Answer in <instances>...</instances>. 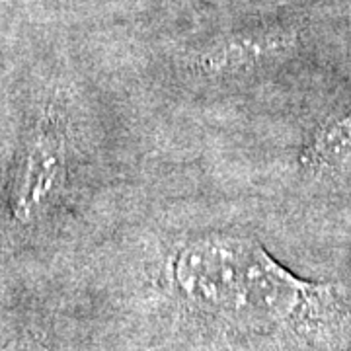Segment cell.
<instances>
[{"instance_id": "cell-1", "label": "cell", "mask_w": 351, "mask_h": 351, "mask_svg": "<svg viewBox=\"0 0 351 351\" xmlns=\"http://www.w3.org/2000/svg\"><path fill=\"white\" fill-rule=\"evenodd\" d=\"M346 316L348 291L341 285L301 279L260 242L248 240L234 320L260 330L322 339L336 332Z\"/></svg>"}, {"instance_id": "cell-2", "label": "cell", "mask_w": 351, "mask_h": 351, "mask_svg": "<svg viewBox=\"0 0 351 351\" xmlns=\"http://www.w3.org/2000/svg\"><path fill=\"white\" fill-rule=\"evenodd\" d=\"M248 240L209 232L184 242L170 265L180 299L203 314L234 320Z\"/></svg>"}, {"instance_id": "cell-3", "label": "cell", "mask_w": 351, "mask_h": 351, "mask_svg": "<svg viewBox=\"0 0 351 351\" xmlns=\"http://www.w3.org/2000/svg\"><path fill=\"white\" fill-rule=\"evenodd\" d=\"M69 176L66 135L57 119H43L25 141L12 188V215L22 225L41 219L61 195Z\"/></svg>"}, {"instance_id": "cell-4", "label": "cell", "mask_w": 351, "mask_h": 351, "mask_svg": "<svg viewBox=\"0 0 351 351\" xmlns=\"http://www.w3.org/2000/svg\"><path fill=\"white\" fill-rule=\"evenodd\" d=\"M299 36L291 27H252L226 34L195 53L193 69L211 80L254 75L285 59L297 47Z\"/></svg>"}, {"instance_id": "cell-5", "label": "cell", "mask_w": 351, "mask_h": 351, "mask_svg": "<svg viewBox=\"0 0 351 351\" xmlns=\"http://www.w3.org/2000/svg\"><path fill=\"white\" fill-rule=\"evenodd\" d=\"M299 166L316 176L351 170V110L330 117L314 131L299 154Z\"/></svg>"}, {"instance_id": "cell-6", "label": "cell", "mask_w": 351, "mask_h": 351, "mask_svg": "<svg viewBox=\"0 0 351 351\" xmlns=\"http://www.w3.org/2000/svg\"><path fill=\"white\" fill-rule=\"evenodd\" d=\"M4 351H49L45 346H41L38 341H29V339H24V341H14L12 346H8Z\"/></svg>"}]
</instances>
